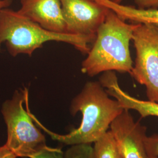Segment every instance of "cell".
<instances>
[{
	"label": "cell",
	"mask_w": 158,
	"mask_h": 158,
	"mask_svg": "<svg viewBox=\"0 0 158 158\" xmlns=\"http://www.w3.org/2000/svg\"><path fill=\"white\" fill-rule=\"evenodd\" d=\"M148 158H158V157H153V156H148Z\"/></svg>",
	"instance_id": "d6986e66"
},
{
	"label": "cell",
	"mask_w": 158,
	"mask_h": 158,
	"mask_svg": "<svg viewBox=\"0 0 158 158\" xmlns=\"http://www.w3.org/2000/svg\"><path fill=\"white\" fill-rule=\"evenodd\" d=\"M17 155L6 144L0 147V158H17Z\"/></svg>",
	"instance_id": "2e32d148"
},
{
	"label": "cell",
	"mask_w": 158,
	"mask_h": 158,
	"mask_svg": "<svg viewBox=\"0 0 158 158\" xmlns=\"http://www.w3.org/2000/svg\"><path fill=\"white\" fill-rule=\"evenodd\" d=\"M110 1H113V2H115V3H117V4H121V2L123 1H124V0H110Z\"/></svg>",
	"instance_id": "ac0fdd59"
},
{
	"label": "cell",
	"mask_w": 158,
	"mask_h": 158,
	"mask_svg": "<svg viewBox=\"0 0 158 158\" xmlns=\"http://www.w3.org/2000/svg\"><path fill=\"white\" fill-rule=\"evenodd\" d=\"M114 12L123 21L132 23L149 24L158 27V9H142L133 6H124L110 0H94Z\"/></svg>",
	"instance_id": "30bf717a"
},
{
	"label": "cell",
	"mask_w": 158,
	"mask_h": 158,
	"mask_svg": "<svg viewBox=\"0 0 158 158\" xmlns=\"http://www.w3.org/2000/svg\"><path fill=\"white\" fill-rule=\"evenodd\" d=\"M49 41L66 43L73 46L83 55H87L94 40L49 31L18 11L8 8L0 11V52L2 44L5 43L12 56L20 54L31 56L35 51L42 48L44 44Z\"/></svg>",
	"instance_id": "3957f363"
},
{
	"label": "cell",
	"mask_w": 158,
	"mask_h": 158,
	"mask_svg": "<svg viewBox=\"0 0 158 158\" xmlns=\"http://www.w3.org/2000/svg\"><path fill=\"white\" fill-rule=\"evenodd\" d=\"M145 147L148 156L158 158V134L147 135L145 139Z\"/></svg>",
	"instance_id": "5bb4252c"
},
{
	"label": "cell",
	"mask_w": 158,
	"mask_h": 158,
	"mask_svg": "<svg viewBox=\"0 0 158 158\" xmlns=\"http://www.w3.org/2000/svg\"><path fill=\"white\" fill-rule=\"evenodd\" d=\"M99 82L108 94L117 100L124 109L135 110L142 118L150 116L158 117V102L142 100L130 95L119 86L115 72L102 73Z\"/></svg>",
	"instance_id": "9c48e42d"
},
{
	"label": "cell",
	"mask_w": 158,
	"mask_h": 158,
	"mask_svg": "<svg viewBox=\"0 0 158 158\" xmlns=\"http://www.w3.org/2000/svg\"><path fill=\"white\" fill-rule=\"evenodd\" d=\"M62 150L59 148H51L46 145L32 154L29 158H64Z\"/></svg>",
	"instance_id": "4fadbf2b"
},
{
	"label": "cell",
	"mask_w": 158,
	"mask_h": 158,
	"mask_svg": "<svg viewBox=\"0 0 158 158\" xmlns=\"http://www.w3.org/2000/svg\"><path fill=\"white\" fill-rule=\"evenodd\" d=\"M67 33L95 40L110 10L94 0H60Z\"/></svg>",
	"instance_id": "8992f818"
},
{
	"label": "cell",
	"mask_w": 158,
	"mask_h": 158,
	"mask_svg": "<svg viewBox=\"0 0 158 158\" xmlns=\"http://www.w3.org/2000/svg\"><path fill=\"white\" fill-rule=\"evenodd\" d=\"M123 158H148L145 147L147 128L124 109L110 125Z\"/></svg>",
	"instance_id": "52a82bcc"
},
{
	"label": "cell",
	"mask_w": 158,
	"mask_h": 158,
	"mask_svg": "<svg viewBox=\"0 0 158 158\" xmlns=\"http://www.w3.org/2000/svg\"><path fill=\"white\" fill-rule=\"evenodd\" d=\"M13 0H0V11L4 9L8 8L12 4Z\"/></svg>",
	"instance_id": "e0dca14e"
},
{
	"label": "cell",
	"mask_w": 158,
	"mask_h": 158,
	"mask_svg": "<svg viewBox=\"0 0 158 158\" xmlns=\"http://www.w3.org/2000/svg\"><path fill=\"white\" fill-rule=\"evenodd\" d=\"M18 12L46 30L68 34L60 0H20Z\"/></svg>",
	"instance_id": "ba28073f"
},
{
	"label": "cell",
	"mask_w": 158,
	"mask_h": 158,
	"mask_svg": "<svg viewBox=\"0 0 158 158\" xmlns=\"http://www.w3.org/2000/svg\"><path fill=\"white\" fill-rule=\"evenodd\" d=\"M123 110L117 100L110 97L99 81H90L85 83L71 102V115L75 116L80 112L82 115L77 129L66 135L57 134L47 129L31 112V116L37 127L44 130L53 140L73 145L94 143L107 132L114 119Z\"/></svg>",
	"instance_id": "6da1fadb"
},
{
	"label": "cell",
	"mask_w": 158,
	"mask_h": 158,
	"mask_svg": "<svg viewBox=\"0 0 158 158\" xmlns=\"http://www.w3.org/2000/svg\"><path fill=\"white\" fill-rule=\"evenodd\" d=\"M138 8L142 9L157 8L158 0H134Z\"/></svg>",
	"instance_id": "9a60e30c"
},
{
	"label": "cell",
	"mask_w": 158,
	"mask_h": 158,
	"mask_svg": "<svg viewBox=\"0 0 158 158\" xmlns=\"http://www.w3.org/2000/svg\"><path fill=\"white\" fill-rule=\"evenodd\" d=\"M132 40L136 59L131 76L145 86L149 101L158 102V27L138 23Z\"/></svg>",
	"instance_id": "5b68a950"
},
{
	"label": "cell",
	"mask_w": 158,
	"mask_h": 158,
	"mask_svg": "<svg viewBox=\"0 0 158 158\" xmlns=\"http://www.w3.org/2000/svg\"><path fill=\"white\" fill-rule=\"evenodd\" d=\"M137 24L126 23L110 10L81 63V72L90 77L109 71L131 75L133 61L130 42Z\"/></svg>",
	"instance_id": "7a4b0ae2"
},
{
	"label": "cell",
	"mask_w": 158,
	"mask_h": 158,
	"mask_svg": "<svg viewBox=\"0 0 158 158\" xmlns=\"http://www.w3.org/2000/svg\"><path fill=\"white\" fill-rule=\"evenodd\" d=\"M27 87L15 91L4 102L1 113L7 128L6 145L17 157L28 158L45 146V136L31 116Z\"/></svg>",
	"instance_id": "277c9868"
},
{
	"label": "cell",
	"mask_w": 158,
	"mask_h": 158,
	"mask_svg": "<svg viewBox=\"0 0 158 158\" xmlns=\"http://www.w3.org/2000/svg\"><path fill=\"white\" fill-rule=\"evenodd\" d=\"M94 143V158H123L110 130Z\"/></svg>",
	"instance_id": "8fae6325"
},
{
	"label": "cell",
	"mask_w": 158,
	"mask_h": 158,
	"mask_svg": "<svg viewBox=\"0 0 158 158\" xmlns=\"http://www.w3.org/2000/svg\"><path fill=\"white\" fill-rule=\"evenodd\" d=\"M64 158H94L93 147L90 143L71 145L64 154Z\"/></svg>",
	"instance_id": "7c38bea8"
}]
</instances>
